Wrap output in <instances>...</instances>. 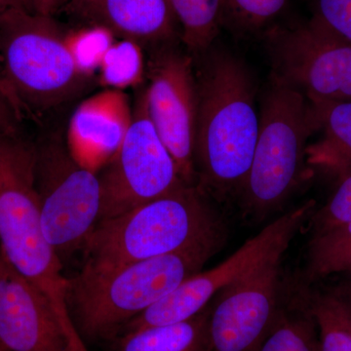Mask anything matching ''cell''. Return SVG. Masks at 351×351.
Wrapping results in <instances>:
<instances>
[{
	"instance_id": "cell-1",
	"label": "cell",
	"mask_w": 351,
	"mask_h": 351,
	"mask_svg": "<svg viewBox=\"0 0 351 351\" xmlns=\"http://www.w3.org/2000/svg\"><path fill=\"white\" fill-rule=\"evenodd\" d=\"M196 76L195 164L199 188L218 198L241 195L257 144L255 80L240 58L208 49Z\"/></svg>"
},
{
	"instance_id": "cell-2",
	"label": "cell",
	"mask_w": 351,
	"mask_h": 351,
	"mask_svg": "<svg viewBox=\"0 0 351 351\" xmlns=\"http://www.w3.org/2000/svg\"><path fill=\"white\" fill-rule=\"evenodd\" d=\"M205 195L198 186L182 184L125 214L98 221L83 245L76 276H100L129 263L225 241V226Z\"/></svg>"
},
{
	"instance_id": "cell-3",
	"label": "cell",
	"mask_w": 351,
	"mask_h": 351,
	"mask_svg": "<svg viewBox=\"0 0 351 351\" xmlns=\"http://www.w3.org/2000/svg\"><path fill=\"white\" fill-rule=\"evenodd\" d=\"M225 241L140 261L100 276L69 279L68 307L85 343L114 339L123 327L200 272Z\"/></svg>"
},
{
	"instance_id": "cell-4",
	"label": "cell",
	"mask_w": 351,
	"mask_h": 351,
	"mask_svg": "<svg viewBox=\"0 0 351 351\" xmlns=\"http://www.w3.org/2000/svg\"><path fill=\"white\" fill-rule=\"evenodd\" d=\"M36 147L18 136L0 135V250L40 291L66 324L69 278L44 235L36 182Z\"/></svg>"
},
{
	"instance_id": "cell-5",
	"label": "cell",
	"mask_w": 351,
	"mask_h": 351,
	"mask_svg": "<svg viewBox=\"0 0 351 351\" xmlns=\"http://www.w3.org/2000/svg\"><path fill=\"white\" fill-rule=\"evenodd\" d=\"M313 133L309 101L272 80L263 95L257 144L241 193L249 214L265 216L292 193L302 173L307 140Z\"/></svg>"
},
{
	"instance_id": "cell-6",
	"label": "cell",
	"mask_w": 351,
	"mask_h": 351,
	"mask_svg": "<svg viewBox=\"0 0 351 351\" xmlns=\"http://www.w3.org/2000/svg\"><path fill=\"white\" fill-rule=\"evenodd\" d=\"M0 58L7 82L25 108L57 105L86 80L52 17L20 6L0 14Z\"/></svg>"
},
{
	"instance_id": "cell-7",
	"label": "cell",
	"mask_w": 351,
	"mask_h": 351,
	"mask_svg": "<svg viewBox=\"0 0 351 351\" xmlns=\"http://www.w3.org/2000/svg\"><path fill=\"white\" fill-rule=\"evenodd\" d=\"M36 191L44 235L63 262L82 250L100 219L99 176L73 158L66 143L36 147Z\"/></svg>"
},
{
	"instance_id": "cell-8",
	"label": "cell",
	"mask_w": 351,
	"mask_h": 351,
	"mask_svg": "<svg viewBox=\"0 0 351 351\" xmlns=\"http://www.w3.org/2000/svg\"><path fill=\"white\" fill-rule=\"evenodd\" d=\"M313 207V202L306 203L272 221L218 267L189 277L160 301L132 319L119 336L145 328L181 322L200 313L219 291L274 256L283 255L291 240L306 219H311Z\"/></svg>"
},
{
	"instance_id": "cell-9",
	"label": "cell",
	"mask_w": 351,
	"mask_h": 351,
	"mask_svg": "<svg viewBox=\"0 0 351 351\" xmlns=\"http://www.w3.org/2000/svg\"><path fill=\"white\" fill-rule=\"evenodd\" d=\"M101 170L99 221L125 214L184 184L152 124L145 91L136 101L130 129L119 152Z\"/></svg>"
},
{
	"instance_id": "cell-10",
	"label": "cell",
	"mask_w": 351,
	"mask_h": 351,
	"mask_svg": "<svg viewBox=\"0 0 351 351\" xmlns=\"http://www.w3.org/2000/svg\"><path fill=\"white\" fill-rule=\"evenodd\" d=\"M272 80L309 101H351V44L313 18L267 34Z\"/></svg>"
},
{
	"instance_id": "cell-11",
	"label": "cell",
	"mask_w": 351,
	"mask_h": 351,
	"mask_svg": "<svg viewBox=\"0 0 351 351\" xmlns=\"http://www.w3.org/2000/svg\"><path fill=\"white\" fill-rule=\"evenodd\" d=\"M193 61L175 49L157 53L149 84L145 90L147 112L154 128L174 159L184 184L195 186V164L197 84Z\"/></svg>"
},
{
	"instance_id": "cell-12",
	"label": "cell",
	"mask_w": 351,
	"mask_h": 351,
	"mask_svg": "<svg viewBox=\"0 0 351 351\" xmlns=\"http://www.w3.org/2000/svg\"><path fill=\"white\" fill-rule=\"evenodd\" d=\"M282 256L269 258L215 295L209 319V351L258 350L280 311Z\"/></svg>"
},
{
	"instance_id": "cell-13",
	"label": "cell",
	"mask_w": 351,
	"mask_h": 351,
	"mask_svg": "<svg viewBox=\"0 0 351 351\" xmlns=\"http://www.w3.org/2000/svg\"><path fill=\"white\" fill-rule=\"evenodd\" d=\"M0 343L11 351H89L75 327L0 250Z\"/></svg>"
},
{
	"instance_id": "cell-14",
	"label": "cell",
	"mask_w": 351,
	"mask_h": 351,
	"mask_svg": "<svg viewBox=\"0 0 351 351\" xmlns=\"http://www.w3.org/2000/svg\"><path fill=\"white\" fill-rule=\"evenodd\" d=\"M124 91L105 89L82 101L69 119L66 145L82 167L98 174L119 152L133 120Z\"/></svg>"
},
{
	"instance_id": "cell-15",
	"label": "cell",
	"mask_w": 351,
	"mask_h": 351,
	"mask_svg": "<svg viewBox=\"0 0 351 351\" xmlns=\"http://www.w3.org/2000/svg\"><path fill=\"white\" fill-rule=\"evenodd\" d=\"M69 9L138 43L171 40L179 25L170 0H71Z\"/></svg>"
},
{
	"instance_id": "cell-16",
	"label": "cell",
	"mask_w": 351,
	"mask_h": 351,
	"mask_svg": "<svg viewBox=\"0 0 351 351\" xmlns=\"http://www.w3.org/2000/svg\"><path fill=\"white\" fill-rule=\"evenodd\" d=\"M309 103L321 137L307 145V163L339 182L351 174V101Z\"/></svg>"
},
{
	"instance_id": "cell-17",
	"label": "cell",
	"mask_w": 351,
	"mask_h": 351,
	"mask_svg": "<svg viewBox=\"0 0 351 351\" xmlns=\"http://www.w3.org/2000/svg\"><path fill=\"white\" fill-rule=\"evenodd\" d=\"M210 313L211 302L181 322L120 335L112 351H209Z\"/></svg>"
},
{
	"instance_id": "cell-18",
	"label": "cell",
	"mask_w": 351,
	"mask_h": 351,
	"mask_svg": "<svg viewBox=\"0 0 351 351\" xmlns=\"http://www.w3.org/2000/svg\"><path fill=\"white\" fill-rule=\"evenodd\" d=\"M256 351H320L317 326L306 298L281 306L274 325Z\"/></svg>"
},
{
	"instance_id": "cell-19",
	"label": "cell",
	"mask_w": 351,
	"mask_h": 351,
	"mask_svg": "<svg viewBox=\"0 0 351 351\" xmlns=\"http://www.w3.org/2000/svg\"><path fill=\"white\" fill-rule=\"evenodd\" d=\"M182 29V40L195 54L212 47L225 23L223 0H170Z\"/></svg>"
},
{
	"instance_id": "cell-20",
	"label": "cell",
	"mask_w": 351,
	"mask_h": 351,
	"mask_svg": "<svg viewBox=\"0 0 351 351\" xmlns=\"http://www.w3.org/2000/svg\"><path fill=\"white\" fill-rule=\"evenodd\" d=\"M351 274V221L314 234L306 270L309 283L335 274Z\"/></svg>"
},
{
	"instance_id": "cell-21",
	"label": "cell",
	"mask_w": 351,
	"mask_h": 351,
	"mask_svg": "<svg viewBox=\"0 0 351 351\" xmlns=\"http://www.w3.org/2000/svg\"><path fill=\"white\" fill-rule=\"evenodd\" d=\"M317 326L320 351H351V326L338 293L306 295Z\"/></svg>"
},
{
	"instance_id": "cell-22",
	"label": "cell",
	"mask_w": 351,
	"mask_h": 351,
	"mask_svg": "<svg viewBox=\"0 0 351 351\" xmlns=\"http://www.w3.org/2000/svg\"><path fill=\"white\" fill-rule=\"evenodd\" d=\"M144 56L137 41L123 39L113 43L101 61L100 83L106 89L124 91L135 87L144 77Z\"/></svg>"
},
{
	"instance_id": "cell-23",
	"label": "cell",
	"mask_w": 351,
	"mask_h": 351,
	"mask_svg": "<svg viewBox=\"0 0 351 351\" xmlns=\"http://www.w3.org/2000/svg\"><path fill=\"white\" fill-rule=\"evenodd\" d=\"M66 43L78 73L84 78L99 71L106 53L114 43L112 32L101 25L69 32Z\"/></svg>"
},
{
	"instance_id": "cell-24",
	"label": "cell",
	"mask_w": 351,
	"mask_h": 351,
	"mask_svg": "<svg viewBox=\"0 0 351 351\" xmlns=\"http://www.w3.org/2000/svg\"><path fill=\"white\" fill-rule=\"evenodd\" d=\"M289 0H223L225 22L242 31L255 32L274 22L287 7Z\"/></svg>"
},
{
	"instance_id": "cell-25",
	"label": "cell",
	"mask_w": 351,
	"mask_h": 351,
	"mask_svg": "<svg viewBox=\"0 0 351 351\" xmlns=\"http://www.w3.org/2000/svg\"><path fill=\"white\" fill-rule=\"evenodd\" d=\"M311 219L313 235L351 221V174L339 182L332 197Z\"/></svg>"
},
{
	"instance_id": "cell-26",
	"label": "cell",
	"mask_w": 351,
	"mask_h": 351,
	"mask_svg": "<svg viewBox=\"0 0 351 351\" xmlns=\"http://www.w3.org/2000/svg\"><path fill=\"white\" fill-rule=\"evenodd\" d=\"M313 19L351 44V0H315Z\"/></svg>"
},
{
	"instance_id": "cell-27",
	"label": "cell",
	"mask_w": 351,
	"mask_h": 351,
	"mask_svg": "<svg viewBox=\"0 0 351 351\" xmlns=\"http://www.w3.org/2000/svg\"><path fill=\"white\" fill-rule=\"evenodd\" d=\"M25 106L7 82L0 64V135L17 136Z\"/></svg>"
},
{
	"instance_id": "cell-28",
	"label": "cell",
	"mask_w": 351,
	"mask_h": 351,
	"mask_svg": "<svg viewBox=\"0 0 351 351\" xmlns=\"http://www.w3.org/2000/svg\"><path fill=\"white\" fill-rule=\"evenodd\" d=\"M64 0H18V6L36 15L52 17Z\"/></svg>"
},
{
	"instance_id": "cell-29",
	"label": "cell",
	"mask_w": 351,
	"mask_h": 351,
	"mask_svg": "<svg viewBox=\"0 0 351 351\" xmlns=\"http://www.w3.org/2000/svg\"><path fill=\"white\" fill-rule=\"evenodd\" d=\"M339 295H343L345 299L351 302V274L348 276V280L341 285V287L337 290Z\"/></svg>"
},
{
	"instance_id": "cell-30",
	"label": "cell",
	"mask_w": 351,
	"mask_h": 351,
	"mask_svg": "<svg viewBox=\"0 0 351 351\" xmlns=\"http://www.w3.org/2000/svg\"><path fill=\"white\" fill-rule=\"evenodd\" d=\"M14 6H18V0H0V14Z\"/></svg>"
},
{
	"instance_id": "cell-31",
	"label": "cell",
	"mask_w": 351,
	"mask_h": 351,
	"mask_svg": "<svg viewBox=\"0 0 351 351\" xmlns=\"http://www.w3.org/2000/svg\"><path fill=\"white\" fill-rule=\"evenodd\" d=\"M339 297H341V302H343V311H345L346 318H348V322H350L351 326V302H348V300L345 299L341 295H339Z\"/></svg>"
},
{
	"instance_id": "cell-32",
	"label": "cell",
	"mask_w": 351,
	"mask_h": 351,
	"mask_svg": "<svg viewBox=\"0 0 351 351\" xmlns=\"http://www.w3.org/2000/svg\"><path fill=\"white\" fill-rule=\"evenodd\" d=\"M0 351H11L8 348H5L1 343H0Z\"/></svg>"
}]
</instances>
